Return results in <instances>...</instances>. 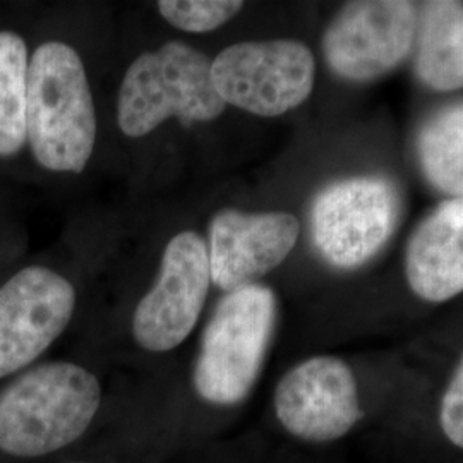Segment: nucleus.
<instances>
[{"label": "nucleus", "instance_id": "obj_1", "mask_svg": "<svg viewBox=\"0 0 463 463\" xmlns=\"http://www.w3.org/2000/svg\"><path fill=\"white\" fill-rule=\"evenodd\" d=\"M26 134L40 165L81 174L97 141V114L83 61L72 47L49 42L28 67Z\"/></svg>", "mask_w": 463, "mask_h": 463}, {"label": "nucleus", "instance_id": "obj_2", "mask_svg": "<svg viewBox=\"0 0 463 463\" xmlns=\"http://www.w3.org/2000/svg\"><path fill=\"white\" fill-rule=\"evenodd\" d=\"M99 402V380L81 365H40L0 397V449L32 458L66 448L90 428Z\"/></svg>", "mask_w": 463, "mask_h": 463}, {"label": "nucleus", "instance_id": "obj_3", "mask_svg": "<svg viewBox=\"0 0 463 463\" xmlns=\"http://www.w3.org/2000/svg\"><path fill=\"white\" fill-rule=\"evenodd\" d=\"M212 80V61L183 42L143 52L118 90L117 122L129 137L155 131L177 117L183 126L215 120L225 110Z\"/></svg>", "mask_w": 463, "mask_h": 463}, {"label": "nucleus", "instance_id": "obj_4", "mask_svg": "<svg viewBox=\"0 0 463 463\" xmlns=\"http://www.w3.org/2000/svg\"><path fill=\"white\" fill-rule=\"evenodd\" d=\"M277 321V298L260 283L229 292L203 333L194 367L199 397L235 405L248 397L265 363Z\"/></svg>", "mask_w": 463, "mask_h": 463}, {"label": "nucleus", "instance_id": "obj_5", "mask_svg": "<svg viewBox=\"0 0 463 463\" xmlns=\"http://www.w3.org/2000/svg\"><path fill=\"white\" fill-rule=\"evenodd\" d=\"M402 213L398 187L383 175H355L326 185L311 208L313 242L338 269L373 260L397 231Z\"/></svg>", "mask_w": 463, "mask_h": 463}, {"label": "nucleus", "instance_id": "obj_6", "mask_svg": "<svg viewBox=\"0 0 463 463\" xmlns=\"http://www.w3.org/2000/svg\"><path fill=\"white\" fill-rule=\"evenodd\" d=\"M315 55L298 40L242 42L212 61V80L225 105L260 117H279L309 99Z\"/></svg>", "mask_w": 463, "mask_h": 463}, {"label": "nucleus", "instance_id": "obj_7", "mask_svg": "<svg viewBox=\"0 0 463 463\" xmlns=\"http://www.w3.org/2000/svg\"><path fill=\"white\" fill-rule=\"evenodd\" d=\"M417 5L405 0H357L345 4L323 34V55L347 81L378 80L414 50Z\"/></svg>", "mask_w": 463, "mask_h": 463}, {"label": "nucleus", "instance_id": "obj_8", "mask_svg": "<svg viewBox=\"0 0 463 463\" xmlns=\"http://www.w3.org/2000/svg\"><path fill=\"white\" fill-rule=\"evenodd\" d=\"M210 285L206 242L196 232L177 233L166 244L158 280L134 311L136 342L149 352L179 347L198 323Z\"/></svg>", "mask_w": 463, "mask_h": 463}, {"label": "nucleus", "instance_id": "obj_9", "mask_svg": "<svg viewBox=\"0 0 463 463\" xmlns=\"http://www.w3.org/2000/svg\"><path fill=\"white\" fill-rule=\"evenodd\" d=\"M275 412L298 439L328 443L344 438L363 417L352 369L333 355L294 365L277 384Z\"/></svg>", "mask_w": 463, "mask_h": 463}, {"label": "nucleus", "instance_id": "obj_10", "mask_svg": "<svg viewBox=\"0 0 463 463\" xmlns=\"http://www.w3.org/2000/svg\"><path fill=\"white\" fill-rule=\"evenodd\" d=\"M72 285L43 266L21 269L0 288V378L33 363L66 330Z\"/></svg>", "mask_w": 463, "mask_h": 463}, {"label": "nucleus", "instance_id": "obj_11", "mask_svg": "<svg viewBox=\"0 0 463 463\" xmlns=\"http://www.w3.org/2000/svg\"><path fill=\"white\" fill-rule=\"evenodd\" d=\"M300 223L285 212H218L210 225L212 281L233 292L281 265L298 244Z\"/></svg>", "mask_w": 463, "mask_h": 463}, {"label": "nucleus", "instance_id": "obj_12", "mask_svg": "<svg viewBox=\"0 0 463 463\" xmlns=\"http://www.w3.org/2000/svg\"><path fill=\"white\" fill-rule=\"evenodd\" d=\"M405 277L417 298L432 304L463 292V198L438 204L412 232Z\"/></svg>", "mask_w": 463, "mask_h": 463}, {"label": "nucleus", "instance_id": "obj_13", "mask_svg": "<svg viewBox=\"0 0 463 463\" xmlns=\"http://www.w3.org/2000/svg\"><path fill=\"white\" fill-rule=\"evenodd\" d=\"M412 52L420 83L443 93L463 90V2L419 4Z\"/></svg>", "mask_w": 463, "mask_h": 463}, {"label": "nucleus", "instance_id": "obj_14", "mask_svg": "<svg viewBox=\"0 0 463 463\" xmlns=\"http://www.w3.org/2000/svg\"><path fill=\"white\" fill-rule=\"evenodd\" d=\"M415 151L434 189L449 199L463 198V101L438 109L422 122Z\"/></svg>", "mask_w": 463, "mask_h": 463}, {"label": "nucleus", "instance_id": "obj_15", "mask_svg": "<svg viewBox=\"0 0 463 463\" xmlns=\"http://www.w3.org/2000/svg\"><path fill=\"white\" fill-rule=\"evenodd\" d=\"M28 50L19 34L0 32V156L16 155L28 141Z\"/></svg>", "mask_w": 463, "mask_h": 463}, {"label": "nucleus", "instance_id": "obj_16", "mask_svg": "<svg viewBox=\"0 0 463 463\" xmlns=\"http://www.w3.org/2000/svg\"><path fill=\"white\" fill-rule=\"evenodd\" d=\"M244 2L239 0H160L158 11L166 21L189 33H208L237 16Z\"/></svg>", "mask_w": 463, "mask_h": 463}, {"label": "nucleus", "instance_id": "obj_17", "mask_svg": "<svg viewBox=\"0 0 463 463\" xmlns=\"http://www.w3.org/2000/svg\"><path fill=\"white\" fill-rule=\"evenodd\" d=\"M439 424L448 441L463 449V355L441 398Z\"/></svg>", "mask_w": 463, "mask_h": 463}]
</instances>
